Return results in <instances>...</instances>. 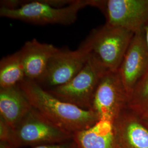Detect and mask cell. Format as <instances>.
Returning <instances> with one entry per match:
<instances>
[{
	"label": "cell",
	"mask_w": 148,
	"mask_h": 148,
	"mask_svg": "<svg viewBox=\"0 0 148 148\" xmlns=\"http://www.w3.org/2000/svg\"><path fill=\"white\" fill-rule=\"evenodd\" d=\"M19 86L33 109L55 126L72 135L99 121L94 111L59 99L34 81L25 79Z\"/></svg>",
	"instance_id": "6da1fadb"
},
{
	"label": "cell",
	"mask_w": 148,
	"mask_h": 148,
	"mask_svg": "<svg viewBox=\"0 0 148 148\" xmlns=\"http://www.w3.org/2000/svg\"><path fill=\"white\" fill-rule=\"evenodd\" d=\"M92 0H75L64 7H57L48 0L21 1L16 9L0 7V16L9 19L37 25L59 24L68 25L77 20L79 11L91 5Z\"/></svg>",
	"instance_id": "7a4b0ae2"
},
{
	"label": "cell",
	"mask_w": 148,
	"mask_h": 148,
	"mask_svg": "<svg viewBox=\"0 0 148 148\" xmlns=\"http://www.w3.org/2000/svg\"><path fill=\"white\" fill-rule=\"evenodd\" d=\"M107 72L91 53L83 69L73 79L47 90L61 101L84 110H92L95 90L101 77Z\"/></svg>",
	"instance_id": "3957f363"
},
{
	"label": "cell",
	"mask_w": 148,
	"mask_h": 148,
	"mask_svg": "<svg viewBox=\"0 0 148 148\" xmlns=\"http://www.w3.org/2000/svg\"><path fill=\"white\" fill-rule=\"evenodd\" d=\"M134 33L106 23L93 30L88 38L92 54L108 71H117Z\"/></svg>",
	"instance_id": "277c9868"
},
{
	"label": "cell",
	"mask_w": 148,
	"mask_h": 148,
	"mask_svg": "<svg viewBox=\"0 0 148 148\" xmlns=\"http://www.w3.org/2000/svg\"><path fill=\"white\" fill-rule=\"evenodd\" d=\"M73 139V135L55 126L32 108L12 128L11 143L15 148L34 147L64 143Z\"/></svg>",
	"instance_id": "5b68a950"
},
{
	"label": "cell",
	"mask_w": 148,
	"mask_h": 148,
	"mask_svg": "<svg viewBox=\"0 0 148 148\" xmlns=\"http://www.w3.org/2000/svg\"><path fill=\"white\" fill-rule=\"evenodd\" d=\"M91 52L88 37L76 50L59 49L49 61L42 77L36 83L46 90L68 83L83 69Z\"/></svg>",
	"instance_id": "8992f818"
},
{
	"label": "cell",
	"mask_w": 148,
	"mask_h": 148,
	"mask_svg": "<svg viewBox=\"0 0 148 148\" xmlns=\"http://www.w3.org/2000/svg\"><path fill=\"white\" fill-rule=\"evenodd\" d=\"M128 96L118 71H108L101 77L93 98L92 110L99 120L114 123L127 108Z\"/></svg>",
	"instance_id": "52a82bcc"
},
{
	"label": "cell",
	"mask_w": 148,
	"mask_h": 148,
	"mask_svg": "<svg viewBox=\"0 0 148 148\" xmlns=\"http://www.w3.org/2000/svg\"><path fill=\"white\" fill-rule=\"evenodd\" d=\"M91 6L103 12L106 24L134 34L148 21V0H92Z\"/></svg>",
	"instance_id": "ba28073f"
},
{
	"label": "cell",
	"mask_w": 148,
	"mask_h": 148,
	"mask_svg": "<svg viewBox=\"0 0 148 148\" xmlns=\"http://www.w3.org/2000/svg\"><path fill=\"white\" fill-rule=\"evenodd\" d=\"M148 69V46L141 30L134 34L118 70L129 99Z\"/></svg>",
	"instance_id": "9c48e42d"
},
{
	"label": "cell",
	"mask_w": 148,
	"mask_h": 148,
	"mask_svg": "<svg viewBox=\"0 0 148 148\" xmlns=\"http://www.w3.org/2000/svg\"><path fill=\"white\" fill-rule=\"evenodd\" d=\"M118 148H148V127L128 108L114 122Z\"/></svg>",
	"instance_id": "30bf717a"
},
{
	"label": "cell",
	"mask_w": 148,
	"mask_h": 148,
	"mask_svg": "<svg viewBox=\"0 0 148 148\" xmlns=\"http://www.w3.org/2000/svg\"><path fill=\"white\" fill-rule=\"evenodd\" d=\"M20 50L26 79L38 82L44 75L49 61L59 48L34 38L25 43Z\"/></svg>",
	"instance_id": "8fae6325"
},
{
	"label": "cell",
	"mask_w": 148,
	"mask_h": 148,
	"mask_svg": "<svg viewBox=\"0 0 148 148\" xmlns=\"http://www.w3.org/2000/svg\"><path fill=\"white\" fill-rule=\"evenodd\" d=\"M19 86L0 88V117L13 128L32 109Z\"/></svg>",
	"instance_id": "7c38bea8"
},
{
	"label": "cell",
	"mask_w": 148,
	"mask_h": 148,
	"mask_svg": "<svg viewBox=\"0 0 148 148\" xmlns=\"http://www.w3.org/2000/svg\"><path fill=\"white\" fill-rule=\"evenodd\" d=\"M73 140L75 148H118L114 124L106 120L74 133Z\"/></svg>",
	"instance_id": "4fadbf2b"
},
{
	"label": "cell",
	"mask_w": 148,
	"mask_h": 148,
	"mask_svg": "<svg viewBox=\"0 0 148 148\" xmlns=\"http://www.w3.org/2000/svg\"><path fill=\"white\" fill-rule=\"evenodd\" d=\"M25 79L21 50L1 60L0 88L18 86Z\"/></svg>",
	"instance_id": "5bb4252c"
},
{
	"label": "cell",
	"mask_w": 148,
	"mask_h": 148,
	"mask_svg": "<svg viewBox=\"0 0 148 148\" xmlns=\"http://www.w3.org/2000/svg\"><path fill=\"white\" fill-rule=\"evenodd\" d=\"M127 108L139 116L148 111V69L138 81L130 97Z\"/></svg>",
	"instance_id": "9a60e30c"
},
{
	"label": "cell",
	"mask_w": 148,
	"mask_h": 148,
	"mask_svg": "<svg viewBox=\"0 0 148 148\" xmlns=\"http://www.w3.org/2000/svg\"><path fill=\"white\" fill-rule=\"evenodd\" d=\"M12 134V128L0 117V141L11 143Z\"/></svg>",
	"instance_id": "2e32d148"
},
{
	"label": "cell",
	"mask_w": 148,
	"mask_h": 148,
	"mask_svg": "<svg viewBox=\"0 0 148 148\" xmlns=\"http://www.w3.org/2000/svg\"><path fill=\"white\" fill-rule=\"evenodd\" d=\"M33 148H75L73 139L64 143L43 145L34 147Z\"/></svg>",
	"instance_id": "e0dca14e"
},
{
	"label": "cell",
	"mask_w": 148,
	"mask_h": 148,
	"mask_svg": "<svg viewBox=\"0 0 148 148\" xmlns=\"http://www.w3.org/2000/svg\"><path fill=\"white\" fill-rule=\"evenodd\" d=\"M142 31L143 32L148 47V21L147 22V23L143 27Z\"/></svg>",
	"instance_id": "ac0fdd59"
},
{
	"label": "cell",
	"mask_w": 148,
	"mask_h": 148,
	"mask_svg": "<svg viewBox=\"0 0 148 148\" xmlns=\"http://www.w3.org/2000/svg\"><path fill=\"white\" fill-rule=\"evenodd\" d=\"M0 148H15L13 145L8 142L0 141Z\"/></svg>",
	"instance_id": "d6986e66"
},
{
	"label": "cell",
	"mask_w": 148,
	"mask_h": 148,
	"mask_svg": "<svg viewBox=\"0 0 148 148\" xmlns=\"http://www.w3.org/2000/svg\"><path fill=\"white\" fill-rule=\"evenodd\" d=\"M143 123L148 127V115H145L142 116H139Z\"/></svg>",
	"instance_id": "ffe728a7"
},
{
	"label": "cell",
	"mask_w": 148,
	"mask_h": 148,
	"mask_svg": "<svg viewBox=\"0 0 148 148\" xmlns=\"http://www.w3.org/2000/svg\"><path fill=\"white\" fill-rule=\"evenodd\" d=\"M148 115V111L147 112V113H146V114H144V115Z\"/></svg>",
	"instance_id": "44dd1931"
}]
</instances>
